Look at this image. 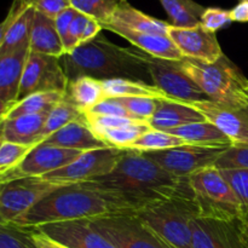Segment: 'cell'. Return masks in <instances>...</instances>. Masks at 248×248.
Returning a JSON list of instances; mask_svg holds the SVG:
<instances>
[{
  "instance_id": "obj_1",
  "label": "cell",
  "mask_w": 248,
  "mask_h": 248,
  "mask_svg": "<svg viewBox=\"0 0 248 248\" xmlns=\"http://www.w3.org/2000/svg\"><path fill=\"white\" fill-rule=\"evenodd\" d=\"M136 211L135 206L115 193L85 182L63 186L52 191L14 224L34 229L53 223L132 215Z\"/></svg>"
},
{
  "instance_id": "obj_2",
  "label": "cell",
  "mask_w": 248,
  "mask_h": 248,
  "mask_svg": "<svg viewBox=\"0 0 248 248\" xmlns=\"http://www.w3.org/2000/svg\"><path fill=\"white\" fill-rule=\"evenodd\" d=\"M145 55L140 48L121 47L99 34L96 39L61 58L68 80L91 77L98 80L152 81Z\"/></svg>"
},
{
  "instance_id": "obj_3",
  "label": "cell",
  "mask_w": 248,
  "mask_h": 248,
  "mask_svg": "<svg viewBox=\"0 0 248 248\" xmlns=\"http://www.w3.org/2000/svg\"><path fill=\"white\" fill-rule=\"evenodd\" d=\"M181 179L165 171L142 152L126 149L110 173L89 183L115 193L140 210L147 203L169 195Z\"/></svg>"
},
{
  "instance_id": "obj_4",
  "label": "cell",
  "mask_w": 248,
  "mask_h": 248,
  "mask_svg": "<svg viewBox=\"0 0 248 248\" xmlns=\"http://www.w3.org/2000/svg\"><path fill=\"white\" fill-rule=\"evenodd\" d=\"M133 215L177 248H193L191 223L201 216L200 206L188 178L164 198L147 203Z\"/></svg>"
},
{
  "instance_id": "obj_5",
  "label": "cell",
  "mask_w": 248,
  "mask_h": 248,
  "mask_svg": "<svg viewBox=\"0 0 248 248\" xmlns=\"http://www.w3.org/2000/svg\"><path fill=\"white\" fill-rule=\"evenodd\" d=\"M179 64L210 101L248 109V79L225 55L212 64L189 58L179 61Z\"/></svg>"
},
{
  "instance_id": "obj_6",
  "label": "cell",
  "mask_w": 248,
  "mask_h": 248,
  "mask_svg": "<svg viewBox=\"0 0 248 248\" xmlns=\"http://www.w3.org/2000/svg\"><path fill=\"white\" fill-rule=\"evenodd\" d=\"M189 183L200 206L201 216L227 220L241 219L245 213L244 205L217 167H208L191 174Z\"/></svg>"
},
{
  "instance_id": "obj_7",
  "label": "cell",
  "mask_w": 248,
  "mask_h": 248,
  "mask_svg": "<svg viewBox=\"0 0 248 248\" xmlns=\"http://www.w3.org/2000/svg\"><path fill=\"white\" fill-rule=\"evenodd\" d=\"M229 147L186 144L159 152L143 153L169 173L178 178H188L201 170L213 167Z\"/></svg>"
},
{
  "instance_id": "obj_8",
  "label": "cell",
  "mask_w": 248,
  "mask_h": 248,
  "mask_svg": "<svg viewBox=\"0 0 248 248\" xmlns=\"http://www.w3.org/2000/svg\"><path fill=\"white\" fill-rule=\"evenodd\" d=\"M126 149L114 147L82 152L67 166L45 174L41 178L60 186L85 183L110 173L125 154Z\"/></svg>"
},
{
  "instance_id": "obj_9",
  "label": "cell",
  "mask_w": 248,
  "mask_h": 248,
  "mask_svg": "<svg viewBox=\"0 0 248 248\" xmlns=\"http://www.w3.org/2000/svg\"><path fill=\"white\" fill-rule=\"evenodd\" d=\"M41 177H26L0 186V223H14L52 191L61 188Z\"/></svg>"
},
{
  "instance_id": "obj_10",
  "label": "cell",
  "mask_w": 248,
  "mask_h": 248,
  "mask_svg": "<svg viewBox=\"0 0 248 248\" xmlns=\"http://www.w3.org/2000/svg\"><path fill=\"white\" fill-rule=\"evenodd\" d=\"M91 222L119 248H177L143 224L133 213L94 218Z\"/></svg>"
},
{
  "instance_id": "obj_11",
  "label": "cell",
  "mask_w": 248,
  "mask_h": 248,
  "mask_svg": "<svg viewBox=\"0 0 248 248\" xmlns=\"http://www.w3.org/2000/svg\"><path fill=\"white\" fill-rule=\"evenodd\" d=\"M68 84L61 58L31 51L22 77L18 102L36 92H67Z\"/></svg>"
},
{
  "instance_id": "obj_12",
  "label": "cell",
  "mask_w": 248,
  "mask_h": 248,
  "mask_svg": "<svg viewBox=\"0 0 248 248\" xmlns=\"http://www.w3.org/2000/svg\"><path fill=\"white\" fill-rule=\"evenodd\" d=\"M145 61L153 85L159 87L173 101L201 102L208 99L198 84L182 70L179 61L161 60L148 53Z\"/></svg>"
},
{
  "instance_id": "obj_13",
  "label": "cell",
  "mask_w": 248,
  "mask_h": 248,
  "mask_svg": "<svg viewBox=\"0 0 248 248\" xmlns=\"http://www.w3.org/2000/svg\"><path fill=\"white\" fill-rule=\"evenodd\" d=\"M82 152L55 145H36L26 159L15 169L0 174V184L26 177H43L67 166L81 155Z\"/></svg>"
},
{
  "instance_id": "obj_14",
  "label": "cell",
  "mask_w": 248,
  "mask_h": 248,
  "mask_svg": "<svg viewBox=\"0 0 248 248\" xmlns=\"http://www.w3.org/2000/svg\"><path fill=\"white\" fill-rule=\"evenodd\" d=\"M184 103L217 126L232 145H248V109L223 106L210 99Z\"/></svg>"
},
{
  "instance_id": "obj_15",
  "label": "cell",
  "mask_w": 248,
  "mask_h": 248,
  "mask_svg": "<svg viewBox=\"0 0 248 248\" xmlns=\"http://www.w3.org/2000/svg\"><path fill=\"white\" fill-rule=\"evenodd\" d=\"M191 242L193 248H247L241 236L240 219L203 216L191 223Z\"/></svg>"
},
{
  "instance_id": "obj_16",
  "label": "cell",
  "mask_w": 248,
  "mask_h": 248,
  "mask_svg": "<svg viewBox=\"0 0 248 248\" xmlns=\"http://www.w3.org/2000/svg\"><path fill=\"white\" fill-rule=\"evenodd\" d=\"M34 229L69 248H119L94 227L91 219L53 223Z\"/></svg>"
},
{
  "instance_id": "obj_17",
  "label": "cell",
  "mask_w": 248,
  "mask_h": 248,
  "mask_svg": "<svg viewBox=\"0 0 248 248\" xmlns=\"http://www.w3.org/2000/svg\"><path fill=\"white\" fill-rule=\"evenodd\" d=\"M169 36L176 44L184 58L212 64L224 56L216 33L206 31L201 24L193 28L171 26Z\"/></svg>"
},
{
  "instance_id": "obj_18",
  "label": "cell",
  "mask_w": 248,
  "mask_h": 248,
  "mask_svg": "<svg viewBox=\"0 0 248 248\" xmlns=\"http://www.w3.org/2000/svg\"><path fill=\"white\" fill-rule=\"evenodd\" d=\"M34 14L35 10L28 0H12L0 24V56L29 47Z\"/></svg>"
},
{
  "instance_id": "obj_19",
  "label": "cell",
  "mask_w": 248,
  "mask_h": 248,
  "mask_svg": "<svg viewBox=\"0 0 248 248\" xmlns=\"http://www.w3.org/2000/svg\"><path fill=\"white\" fill-rule=\"evenodd\" d=\"M31 48L0 56V118L18 102L19 87Z\"/></svg>"
},
{
  "instance_id": "obj_20",
  "label": "cell",
  "mask_w": 248,
  "mask_h": 248,
  "mask_svg": "<svg viewBox=\"0 0 248 248\" xmlns=\"http://www.w3.org/2000/svg\"><path fill=\"white\" fill-rule=\"evenodd\" d=\"M103 29L115 33L121 38L130 41L135 47L140 48L143 52L167 61H183L184 56L177 47L176 44L171 40L169 35L153 33H143V31H132L115 24H106Z\"/></svg>"
},
{
  "instance_id": "obj_21",
  "label": "cell",
  "mask_w": 248,
  "mask_h": 248,
  "mask_svg": "<svg viewBox=\"0 0 248 248\" xmlns=\"http://www.w3.org/2000/svg\"><path fill=\"white\" fill-rule=\"evenodd\" d=\"M43 143L55 147L67 148V149L80 150V152L108 147L89 127L84 116L65 125L64 127L46 138Z\"/></svg>"
},
{
  "instance_id": "obj_22",
  "label": "cell",
  "mask_w": 248,
  "mask_h": 248,
  "mask_svg": "<svg viewBox=\"0 0 248 248\" xmlns=\"http://www.w3.org/2000/svg\"><path fill=\"white\" fill-rule=\"evenodd\" d=\"M29 48L31 52L62 58L65 55L64 45L56 28L55 18L35 11L31 28Z\"/></svg>"
},
{
  "instance_id": "obj_23",
  "label": "cell",
  "mask_w": 248,
  "mask_h": 248,
  "mask_svg": "<svg viewBox=\"0 0 248 248\" xmlns=\"http://www.w3.org/2000/svg\"><path fill=\"white\" fill-rule=\"evenodd\" d=\"M201 121H206L203 115L186 106L184 102L159 101V106L149 120V125L154 130L170 131Z\"/></svg>"
},
{
  "instance_id": "obj_24",
  "label": "cell",
  "mask_w": 248,
  "mask_h": 248,
  "mask_svg": "<svg viewBox=\"0 0 248 248\" xmlns=\"http://www.w3.org/2000/svg\"><path fill=\"white\" fill-rule=\"evenodd\" d=\"M48 113L23 115L1 121V140L39 145V136L43 131Z\"/></svg>"
},
{
  "instance_id": "obj_25",
  "label": "cell",
  "mask_w": 248,
  "mask_h": 248,
  "mask_svg": "<svg viewBox=\"0 0 248 248\" xmlns=\"http://www.w3.org/2000/svg\"><path fill=\"white\" fill-rule=\"evenodd\" d=\"M108 24H115L143 33L162 34V35H169V29L171 27V23L169 22L155 18L133 7L127 0H123L120 2Z\"/></svg>"
},
{
  "instance_id": "obj_26",
  "label": "cell",
  "mask_w": 248,
  "mask_h": 248,
  "mask_svg": "<svg viewBox=\"0 0 248 248\" xmlns=\"http://www.w3.org/2000/svg\"><path fill=\"white\" fill-rule=\"evenodd\" d=\"M65 94L82 114L89 113L106 98L103 81L91 77H80L69 81Z\"/></svg>"
},
{
  "instance_id": "obj_27",
  "label": "cell",
  "mask_w": 248,
  "mask_h": 248,
  "mask_svg": "<svg viewBox=\"0 0 248 248\" xmlns=\"http://www.w3.org/2000/svg\"><path fill=\"white\" fill-rule=\"evenodd\" d=\"M171 135L177 136L190 144L202 145H218V147H230L232 142L229 138L210 121L189 124L173 130L166 131Z\"/></svg>"
},
{
  "instance_id": "obj_28",
  "label": "cell",
  "mask_w": 248,
  "mask_h": 248,
  "mask_svg": "<svg viewBox=\"0 0 248 248\" xmlns=\"http://www.w3.org/2000/svg\"><path fill=\"white\" fill-rule=\"evenodd\" d=\"M103 87L106 98L144 97V98L159 99V101H173L159 87L148 82L128 79H109L103 80Z\"/></svg>"
},
{
  "instance_id": "obj_29",
  "label": "cell",
  "mask_w": 248,
  "mask_h": 248,
  "mask_svg": "<svg viewBox=\"0 0 248 248\" xmlns=\"http://www.w3.org/2000/svg\"><path fill=\"white\" fill-rule=\"evenodd\" d=\"M65 96V92L61 91H48V92H36L26 98L17 102L0 120L6 119L18 118L23 115H34V114L47 113L55 106H57Z\"/></svg>"
},
{
  "instance_id": "obj_30",
  "label": "cell",
  "mask_w": 248,
  "mask_h": 248,
  "mask_svg": "<svg viewBox=\"0 0 248 248\" xmlns=\"http://www.w3.org/2000/svg\"><path fill=\"white\" fill-rule=\"evenodd\" d=\"M169 15L171 26L193 28L201 24V16L206 7L194 0H159Z\"/></svg>"
},
{
  "instance_id": "obj_31",
  "label": "cell",
  "mask_w": 248,
  "mask_h": 248,
  "mask_svg": "<svg viewBox=\"0 0 248 248\" xmlns=\"http://www.w3.org/2000/svg\"><path fill=\"white\" fill-rule=\"evenodd\" d=\"M82 116H84V114L70 102V99L65 94L64 98L57 106L53 107L50 113H48L43 131H41L40 136H39V144L43 143L51 135L57 132L58 130L64 127L65 125L78 120V119H81Z\"/></svg>"
},
{
  "instance_id": "obj_32",
  "label": "cell",
  "mask_w": 248,
  "mask_h": 248,
  "mask_svg": "<svg viewBox=\"0 0 248 248\" xmlns=\"http://www.w3.org/2000/svg\"><path fill=\"white\" fill-rule=\"evenodd\" d=\"M152 130L149 123H138L133 125L123 126V127L111 128L97 132L94 135L106 143L108 147L119 148V149H128L140 136Z\"/></svg>"
},
{
  "instance_id": "obj_33",
  "label": "cell",
  "mask_w": 248,
  "mask_h": 248,
  "mask_svg": "<svg viewBox=\"0 0 248 248\" xmlns=\"http://www.w3.org/2000/svg\"><path fill=\"white\" fill-rule=\"evenodd\" d=\"M186 144V140L177 136L171 135L166 131L160 130H149L144 135L140 136L128 149L137 150V152L148 153V152H159V150L170 149V148L179 147V145Z\"/></svg>"
},
{
  "instance_id": "obj_34",
  "label": "cell",
  "mask_w": 248,
  "mask_h": 248,
  "mask_svg": "<svg viewBox=\"0 0 248 248\" xmlns=\"http://www.w3.org/2000/svg\"><path fill=\"white\" fill-rule=\"evenodd\" d=\"M121 1L123 0H70V6L98 21L103 27L110 22Z\"/></svg>"
},
{
  "instance_id": "obj_35",
  "label": "cell",
  "mask_w": 248,
  "mask_h": 248,
  "mask_svg": "<svg viewBox=\"0 0 248 248\" xmlns=\"http://www.w3.org/2000/svg\"><path fill=\"white\" fill-rule=\"evenodd\" d=\"M0 248H39L31 228H22L14 223H0Z\"/></svg>"
},
{
  "instance_id": "obj_36",
  "label": "cell",
  "mask_w": 248,
  "mask_h": 248,
  "mask_svg": "<svg viewBox=\"0 0 248 248\" xmlns=\"http://www.w3.org/2000/svg\"><path fill=\"white\" fill-rule=\"evenodd\" d=\"M35 147L36 145L1 140L0 142V174L18 166Z\"/></svg>"
},
{
  "instance_id": "obj_37",
  "label": "cell",
  "mask_w": 248,
  "mask_h": 248,
  "mask_svg": "<svg viewBox=\"0 0 248 248\" xmlns=\"http://www.w3.org/2000/svg\"><path fill=\"white\" fill-rule=\"evenodd\" d=\"M116 99L132 114L136 120L145 121V123H149L159 106V99L144 98V97H120Z\"/></svg>"
},
{
  "instance_id": "obj_38",
  "label": "cell",
  "mask_w": 248,
  "mask_h": 248,
  "mask_svg": "<svg viewBox=\"0 0 248 248\" xmlns=\"http://www.w3.org/2000/svg\"><path fill=\"white\" fill-rule=\"evenodd\" d=\"M220 171L248 170V145H230L216 162Z\"/></svg>"
},
{
  "instance_id": "obj_39",
  "label": "cell",
  "mask_w": 248,
  "mask_h": 248,
  "mask_svg": "<svg viewBox=\"0 0 248 248\" xmlns=\"http://www.w3.org/2000/svg\"><path fill=\"white\" fill-rule=\"evenodd\" d=\"M84 118L89 127L93 131V133L101 132L104 130H111V128L123 127V126L133 125L138 123H145V121H137L127 118H120V116H108V115H97V114L86 113Z\"/></svg>"
},
{
  "instance_id": "obj_40",
  "label": "cell",
  "mask_w": 248,
  "mask_h": 248,
  "mask_svg": "<svg viewBox=\"0 0 248 248\" xmlns=\"http://www.w3.org/2000/svg\"><path fill=\"white\" fill-rule=\"evenodd\" d=\"M230 23H232L230 10L206 7L205 12L201 16V26L211 33H217L219 29L224 28Z\"/></svg>"
},
{
  "instance_id": "obj_41",
  "label": "cell",
  "mask_w": 248,
  "mask_h": 248,
  "mask_svg": "<svg viewBox=\"0 0 248 248\" xmlns=\"http://www.w3.org/2000/svg\"><path fill=\"white\" fill-rule=\"evenodd\" d=\"M90 18H91V17L86 16V15L78 11L77 16L74 17L72 24H70L69 31H68L67 39H65L64 41L65 55H67V53L73 52L75 48H78L80 45H81L82 34H84L85 28H86Z\"/></svg>"
},
{
  "instance_id": "obj_42",
  "label": "cell",
  "mask_w": 248,
  "mask_h": 248,
  "mask_svg": "<svg viewBox=\"0 0 248 248\" xmlns=\"http://www.w3.org/2000/svg\"><path fill=\"white\" fill-rule=\"evenodd\" d=\"M223 176L227 178L239 200L244 205L245 210L248 208V170H232L222 171Z\"/></svg>"
},
{
  "instance_id": "obj_43",
  "label": "cell",
  "mask_w": 248,
  "mask_h": 248,
  "mask_svg": "<svg viewBox=\"0 0 248 248\" xmlns=\"http://www.w3.org/2000/svg\"><path fill=\"white\" fill-rule=\"evenodd\" d=\"M89 113L97 114V115L120 116V118H127L136 120L132 116V114H131L116 98H104L103 101L99 102L97 106H94Z\"/></svg>"
},
{
  "instance_id": "obj_44",
  "label": "cell",
  "mask_w": 248,
  "mask_h": 248,
  "mask_svg": "<svg viewBox=\"0 0 248 248\" xmlns=\"http://www.w3.org/2000/svg\"><path fill=\"white\" fill-rule=\"evenodd\" d=\"M35 11L51 18H56L65 9L70 7V0H28Z\"/></svg>"
},
{
  "instance_id": "obj_45",
  "label": "cell",
  "mask_w": 248,
  "mask_h": 248,
  "mask_svg": "<svg viewBox=\"0 0 248 248\" xmlns=\"http://www.w3.org/2000/svg\"><path fill=\"white\" fill-rule=\"evenodd\" d=\"M78 11L74 9V7H68L65 9L64 11L61 12L57 17L55 18V23H56V28H57L58 34H60L61 39L63 41V45H64V41L67 39L68 35V31H69V27L72 24L73 19L74 17L77 16Z\"/></svg>"
},
{
  "instance_id": "obj_46",
  "label": "cell",
  "mask_w": 248,
  "mask_h": 248,
  "mask_svg": "<svg viewBox=\"0 0 248 248\" xmlns=\"http://www.w3.org/2000/svg\"><path fill=\"white\" fill-rule=\"evenodd\" d=\"M31 235H33L34 241H35L39 248H69L48 237L47 235L44 234L39 229H31Z\"/></svg>"
},
{
  "instance_id": "obj_47",
  "label": "cell",
  "mask_w": 248,
  "mask_h": 248,
  "mask_svg": "<svg viewBox=\"0 0 248 248\" xmlns=\"http://www.w3.org/2000/svg\"><path fill=\"white\" fill-rule=\"evenodd\" d=\"M102 29H103V27H102V24L99 23L98 21H96V19L93 18H90L89 23H87L86 28H85L84 34H82L81 45L90 43V41H92L93 39H96L97 36L101 34Z\"/></svg>"
},
{
  "instance_id": "obj_48",
  "label": "cell",
  "mask_w": 248,
  "mask_h": 248,
  "mask_svg": "<svg viewBox=\"0 0 248 248\" xmlns=\"http://www.w3.org/2000/svg\"><path fill=\"white\" fill-rule=\"evenodd\" d=\"M232 22L246 23L248 22V1H240L235 7L230 10Z\"/></svg>"
},
{
  "instance_id": "obj_49",
  "label": "cell",
  "mask_w": 248,
  "mask_h": 248,
  "mask_svg": "<svg viewBox=\"0 0 248 248\" xmlns=\"http://www.w3.org/2000/svg\"><path fill=\"white\" fill-rule=\"evenodd\" d=\"M240 230H241L242 240H244L245 245L248 248V208L245 210L244 216L240 219Z\"/></svg>"
},
{
  "instance_id": "obj_50",
  "label": "cell",
  "mask_w": 248,
  "mask_h": 248,
  "mask_svg": "<svg viewBox=\"0 0 248 248\" xmlns=\"http://www.w3.org/2000/svg\"><path fill=\"white\" fill-rule=\"evenodd\" d=\"M240 1H248V0H239V2Z\"/></svg>"
}]
</instances>
